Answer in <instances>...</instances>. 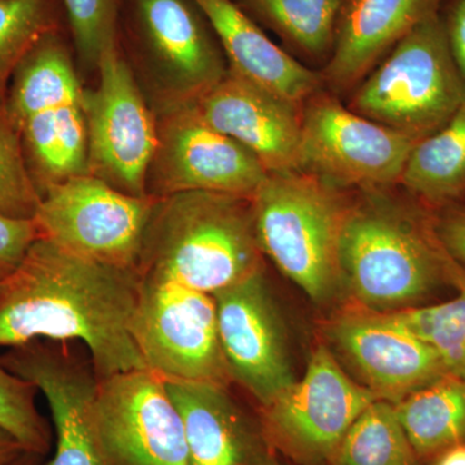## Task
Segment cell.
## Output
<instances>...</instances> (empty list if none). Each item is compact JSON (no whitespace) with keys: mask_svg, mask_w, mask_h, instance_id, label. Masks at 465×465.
<instances>
[{"mask_svg":"<svg viewBox=\"0 0 465 465\" xmlns=\"http://www.w3.org/2000/svg\"><path fill=\"white\" fill-rule=\"evenodd\" d=\"M259 465H282L280 461L277 460V458L274 457L273 452H272V449L269 450L268 454L265 455L264 459H262V463Z\"/></svg>","mask_w":465,"mask_h":465,"instance_id":"36","label":"cell"},{"mask_svg":"<svg viewBox=\"0 0 465 465\" xmlns=\"http://www.w3.org/2000/svg\"><path fill=\"white\" fill-rule=\"evenodd\" d=\"M128 34L164 70L174 99H193L228 72L213 27L192 0H127Z\"/></svg>","mask_w":465,"mask_h":465,"instance_id":"16","label":"cell"},{"mask_svg":"<svg viewBox=\"0 0 465 465\" xmlns=\"http://www.w3.org/2000/svg\"><path fill=\"white\" fill-rule=\"evenodd\" d=\"M464 103L465 81L440 12L401 39L365 76L349 109L419 142Z\"/></svg>","mask_w":465,"mask_h":465,"instance_id":"5","label":"cell"},{"mask_svg":"<svg viewBox=\"0 0 465 465\" xmlns=\"http://www.w3.org/2000/svg\"><path fill=\"white\" fill-rule=\"evenodd\" d=\"M0 363L41 391L50 406L56 448L43 465H105L94 437L99 379L94 370L43 341L9 348Z\"/></svg>","mask_w":465,"mask_h":465,"instance_id":"17","label":"cell"},{"mask_svg":"<svg viewBox=\"0 0 465 465\" xmlns=\"http://www.w3.org/2000/svg\"><path fill=\"white\" fill-rule=\"evenodd\" d=\"M36 393L35 385L0 363V427L27 452L45 457L52 445V430L38 411Z\"/></svg>","mask_w":465,"mask_h":465,"instance_id":"27","label":"cell"},{"mask_svg":"<svg viewBox=\"0 0 465 465\" xmlns=\"http://www.w3.org/2000/svg\"><path fill=\"white\" fill-rule=\"evenodd\" d=\"M142 280L133 335L149 371L167 382L228 388L213 295L163 281Z\"/></svg>","mask_w":465,"mask_h":465,"instance_id":"7","label":"cell"},{"mask_svg":"<svg viewBox=\"0 0 465 465\" xmlns=\"http://www.w3.org/2000/svg\"><path fill=\"white\" fill-rule=\"evenodd\" d=\"M401 185L433 211L465 198V103L410 153Z\"/></svg>","mask_w":465,"mask_h":465,"instance_id":"21","label":"cell"},{"mask_svg":"<svg viewBox=\"0 0 465 465\" xmlns=\"http://www.w3.org/2000/svg\"><path fill=\"white\" fill-rule=\"evenodd\" d=\"M262 259L250 198L183 192L155 202L136 272L215 295L264 271Z\"/></svg>","mask_w":465,"mask_h":465,"instance_id":"3","label":"cell"},{"mask_svg":"<svg viewBox=\"0 0 465 465\" xmlns=\"http://www.w3.org/2000/svg\"><path fill=\"white\" fill-rule=\"evenodd\" d=\"M41 200L27 168L20 134L0 108V215L34 219Z\"/></svg>","mask_w":465,"mask_h":465,"instance_id":"28","label":"cell"},{"mask_svg":"<svg viewBox=\"0 0 465 465\" xmlns=\"http://www.w3.org/2000/svg\"><path fill=\"white\" fill-rule=\"evenodd\" d=\"M443 0H344L335 43L326 66L332 87H351L365 78L391 48L428 18Z\"/></svg>","mask_w":465,"mask_h":465,"instance_id":"18","label":"cell"},{"mask_svg":"<svg viewBox=\"0 0 465 465\" xmlns=\"http://www.w3.org/2000/svg\"><path fill=\"white\" fill-rule=\"evenodd\" d=\"M158 143L148 194L213 192L251 198L268 171L259 159L202 118L191 99L167 104L157 121Z\"/></svg>","mask_w":465,"mask_h":465,"instance_id":"11","label":"cell"},{"mask_svg":"<svg viewBox=\"0 0 465 465\" xmlns=\"http://www.w3.org/2000/svg\"><path fill=\"white\" fill-rule=\"evenodd\" d=\"M416 142L317 92L302 110V171L336 188L385 189L400 183Z\"/></svg>","mask_w":465,"mask_h":465,"instance_id":"10","label":"cell"},{"mask_svg":"<svg viewBox=\"0 0 465 465\" xmlns=\"http://www.w3.org/2000/svg\"><path fill=\"white\" fill-rule=\"evenodd\" d=\"M292 47L312 57L331 54L344 0H242Z\"/></svg>","mask_w":465,"mask_h":465,"instance_id":"24","label":"cell"},{"mask_svg":"<svg viewBox=\"0 0 465 465\" xmlns=\"http://www.w3.org/2000/svg\"><path fill=\"white\" fill-rule=\"evenodd\" d=\"M25 452L26 450L15 437L0 427V465H11Z\"/></svg>","mask_w":465,"mask_h":465,"instance_id":"33","label":"cell"},{"mask_svg":"<svg viewBox=\"0 0 465 465\" xmlns=\"http://www.w3.org/2000/svg\"><path fill=\"white\" fill-rule=\"evenodd\" d=\"M394 407L407 439L424 464L465 443V381L457 376L443 375Z\"/></svg>","mask_w":465,"mask_h":465,"instance_id":"22","label":"cell"},{"mask_svg":"<svg viewBox=\"0 0 465 465\" xmlns=\"http://www.w3.org/2000/svg\"><path fill=\"white\" fill-rule=\"evenodd\" d=\"M202 118L252 153L268 173L302 171V108L229 69L191 99Z\"/></svg>","mask_w":465,"mask_h":465,"instance_id":"15","label":"cell"},{"mask_svg":"<svg viewBox=\"0 0 465 465\" xmlns=\"http://www.w3.org/2000/svg\"><path fill=\"white\" fill-rule=\"evenodd\" d=\"M99 84L84 90L88 173L113 188L148 195V173L158 143L157 121L146 106L118 39L101 54Z\"/></svg>","mask_w":465,"mask_h":465,"instance_id":"9","label":"cell"},{"mask_svg":"<svg viewBox=\"0 0 465 465\" xmlns=\"http://www.w3.org/2000/svg\"><path fill=\"white\" fill-rule=\"evenodd\" d=\"M63 5L79 57L96 67L106 45L118 39L124 0H63Z\"/></svg>","mask_w":465,"mask_h":465,"instance_id":"29","label":"cell"},{"mask_svg":"<svg viewBox=\"0 0 465 465\" xmlns=\"http://www.w3.org/2000/svg\"><path fill=\"white\" fill-rule=\"evenodd\" d=\"M215 33L228 67L302 109L322 78L278 47L232 0H192Z\"/></svg>","mask_w":465,"mask_h":465,"instance_id":"20","label":"cell"},{"mask_svg":"<svg viewBox=\"0 0 465 465\" xmlns=\"http://www.w3.org/2000/svg\"><path fill=\"white\" fill-rule=\"evenodd\" d=\"M268 256L317 304L341 292L339 247L351 202L344 191L304 171L268 173L250 198Z\"/></svg>","mask_w":465,"mask_h":465,"instance_id":"4","label":"cell"},{"mask_svg":"<svg viewBox=\"0 0 465 465\" xmlns=\"http://www.w3.org/2000/svg\"><path fill=\"white\" fill-rule=\"evenodd\" d=\"M382 191H362L351 202L339 247L342 290L351 302L376 312L440 302L455 289L434 211L416 200L393 201Z\"/></svg>","mask_w":465,"mask_h":465,"instance_id":"2","label":"cell"},{"mask_svg":"<svg viewBox=\"0 0 465 465\" xmlns=\"http://www.w3.org/2000/svg\"><path fill=\"white\" fill-rule=\"evenodd\" d=\"M157 197H134L94 174L70 177L42 195L39 238L79 258L136 272Z\"/></svg>","mask_w":465,"mask_h":465,"instance_id":"6","label":"cell"},{"mask_svg":"<svg viewBox=\"0 0 465 465\" xmlns=\"http://www.w3.org/2000/svg\"><path fill=\"white\" fill-rule=\"evenodd\" d=\"M430 465H465V443L446 450Z\"/></svg>","mask_w":465,"mask_h":465,"instance_id":"34","label":"cell"},{"mask_svg":"<svg viewBox=\"0 0 465 465\" xmlns=\"http://www.w3.org/2000/svg\"><path fill=\"white\" fill-rule=\"evenodd\" d=\"M213 296L232 381L249 391L260 407L266 406L298 379L283 320L264 271Z\"/></svg>","mask_w":465,"mask_h":465,"instance_id":"14","label":"cell"},{"mask_svg":"<svg viewBox=\"0 0 465 465\" xmlns=\"http://www.w3.org/2000/svg\"><path fill=\"white\" fill-rule=\"evenodd\" d=\"M182 418L191 465H259L268 454L262 428L244 415L228 388L202 382H167Z\"/></svg>","mask_w":465,"mask_h":465,"instance_id":"19","label":"cell"},{"mask_svg":"<svg viewBox=\"0 0 465 465\" xmlns=\"http://www.w3.org/2000/svg\"><path fill=\"white\" fill-rule=\"evenodd\" d=\"M440 9L450 50L465 81V0H446Z\"/></svg>","mask_w":465,"mask_h":465,"instance_id":"32","label":"cell"},{"mask_svg":"<svg viewBox=\"0 0 465 465\" xmlns=\"http://www.w3.org/2000/svg\"><path fill=\"white\" fill-rule=\"evenodd\" d=\"M38 238V226L34 219L0 215V282L16 271Z\"/></svg>","mask_w":465,"mask_h":465,"instance_id":"30","label":"cell"},{"mask_svg":"<svg viewBox=\"0 0 465 465\" xmlns=\"http://www.w3.org/2000/svg\"><path fill=\"white\" fill-rule=\"evenodd\" d=\"M434 226L449 255L465 268V206L451 204L434 211Z\"/></svg>","mask_w":465,"mask_h":465,"instance_id":"31","label":"cell"},{"mask_svg":"<svg viewBox=\"0 0 465 465\" xmlns=\"http://www.w3.org/2000/svg\"><path fill=\"white\" fill-rule=\"evenodd\" d=\"M323 333L376 400L396 405L449 374L436 351L391 312L351 302L333 314Z\"/></svg>","mask_w":465,"mask_h":465,"instance_id":"13","label":"cell"},{"mask_svg":"<svg viewBox=\"0 0 465 465\" xmlns=\"http://www.w3.org/2000/svg\"><path fill=\"white\" fill-rule=\"evenodd\" d=\"M374 401L321 342L302 378L262 407L260 428L269 448L298 463H331L345 434Z\"/></svg>","mask_w":465,"mask_h":465,"instance_id":"8","label":"cell"},{"mask_svg":"<svg viewBox=\"0 0 465 465\" xmlns=\"http://www.w3.org/2000/svg\"><path fill=\"white\" fill-rule=\"evenodd\" d=\"M142 280L38 238L0 282V348L78 341L97 379L148 370L133 335Z\"/></svg>","mask_w":465,"mask_h":465,"instance_id":"1","label":"cell"},{"mask_svg":"<svg viewBox=\"0 0 465 465\" xmlns=\"http://www.w3.org/2000/svg\"><path fill=\"white\" fill-rule=\"evenodd\" d=\"M452 298L391 312L436 351L449 374L465 381V268L451 258Z\"/></svg>","mask_w":465,"mask_h":465,"instance_id":"25","label":"cell"},{"mask_svg":"<svg viewBox=\"0 0 465 465\" xmlns=\"http://www.w3.org/2000/svg\"><path fill=\"white\" fill-rule=\"evenodd\" d=\"M333 465H425L400 423L396 407L376 400L345 434Z\"/></svg>","mask_w":465,"mask_h":465,"instance_id":"23","label":"cell"},{"mask_svg":"<svg viewBox=\"0 0 465 465\" xmlns=\"http://www.w3.org/2000/svg\"><path fill=\"white\" fill-rule=\"evenodd\" d=\"M41 455L32 454V452H25L23 457L17 459L15 463L11 465H43Z\"/></svg>","mask_w":465,"mask_h":465,"instance_id":"35","label":"cell"},{"mask_svg":"<svg viewBox=\"0 0 465 465\" xmlns=\"http://www.w3.org/2000/svg\"><path fill=\"white\" fill-rule=\"evenodd\" d=\"M64 17L63 0H0V108L21 61Z\"/></svg>","mask_w":465,"mask_h":465,"instance_id":"26","label":"cell"},{"mask_svg":"<svg viewBox=\"0 0 465 465\" xmlns=\"http://www.w3.org/2000/svg\"><path fill=\"white\" fill-rule=\"evenodd\" d=\"M94 428L105 465H191L179 411L149 370L99 381Z\"/></svg>","mask_w":465,"mask_h":465,"instance_id":"12","label":"cell"}]
</instances>
